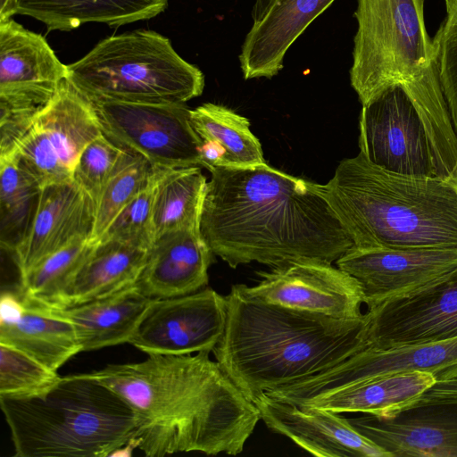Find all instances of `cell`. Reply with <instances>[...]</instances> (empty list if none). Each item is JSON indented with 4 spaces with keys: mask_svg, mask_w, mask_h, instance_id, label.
<instances>
[{
    "mask_svg": "<svg viewBox=\"0 0 457 457\" xmlns=\"http://www.w3.org/2000/svg\"><path fill=\"white\" fill-rule=\"evenodd\" d=\"M156 179L155 168L150 183L117 214L98 241L113 239L150 249L155 240L153 208Z\"/></svg>",
    "mask_w": 457,
    "mask_h": 457,
    "instance_id": "cell-34",
    "label": "cell"
},
{
    "mask_svg": "<svg viewBox=\"0 0 457 457\" xmlns=\"http://www.w3.org/2000/svg\"><path fill=\"white\" fill-rule=\"evenodd\" d=\"M210 353L148 354L91 372L131 407L146 456L243 451L259 411Z\"/></svg>",
    "mask_w": 457,
    "mask_h": 457,
    "instance_id": "cell-2",
    "label": "cell"
},
{
    "mask_svg": "<svg viewBox=\"0 0 457 457\" xmlns=\"http://www.w3.org/2000/svg\"><path fill=\"white\" fill-rule=\"evenodd\" d=\"M96 243L80 237L52 253L20 276L19 293L29 303L60 308L63 295Z\"/></svg>",
    "mask_w": 457,
    "mask_h": 457,
    "instance_id": "cell-30",
    "label": "cell"
},
{
    "mask_svg": "<svg viewBox=\"0 0 457 457\" xmlns=\"http://www.w3.org/2000/svg\"><path fill=\"white\" fill-rule=\"evenodd\" d=\"M96 210L73 181L44 187L28 231L12 252L20 276L73 240H91Z\"/></svg>",
    "mask_w": 457,
    "mask_h": 457,
    "instance_id": "cell-18",
    "label": "cell"
},
{
    "mask_svg": "<svg viewBox=\"0 0 457 457\" xmlns=\"http://www.w3.org/2000/svg\"><path fill=\"white\" fill-rule=\"evenodd\" d=\"M42 191L14 153L0 156V243L12 253L25 237Z\"/></svg>",
    "mask_w": 457,
    "mask_h": 457,
    "instance_id": "cell-29",
    "label": "cell"
},
{
    "mask_svg": "<svg viewBox=\"0 0 457 457\" xmlns=\"http://www.w3.org/2000/svg\"><path fill=\"white\" fill-rule=\"evenodd\" d=\"M36 120L71 171L84 148L103 135L94 104L67 79Z\"/></svg>",
    "mask_w": 457,
    "mask_h": 457,
    "instance_id": "cell-26",
    "label": "cell"
},
{
    "mask_svg": "<svg viewBox=\"0 0 457 457\" xmlns=\"http://www.w3.org/2000/svg\"><path fill=\"white\" fill-rule=\"evenodd\" d=\"M261 420L273 432L285 436L319 457H392L359 433L338 413L300 407L262 394L253 400Z\"/></svg>",
    "mask_w": 457,
    "mask_h": 457,
    "instance_id": "cell-17",
    "label": "cell"
},
{
    "mask_svg": "<svg viewBox=\"0 0 457 457\" xmlns=\"http://www.w3.org/2000/svg\"><path fill=\"white\" fill-rule=\"evenodd\" d=\"M10 153H14L19 163L30 173L42 189L73 181L72 171L62 162L48 135L36 119Z\"/></svg>",
    "mask_w": 457,
    "mask_h": 457,
    "instance_id": "cell-33",
    "label": "cell"
},
{
    "mask_svg": "<svg viewBox=\"0 0 457 457\" xmlns=\"http://www.w3.org/2000/svg\"><path fill=\"white\" fill-rule=\"evenodd\" d=\"M364 317L366 348L457 337V268L422 289L368 309Z\"/></svg>",
    "mask_w": 457,
    "mask_h": 457,
    "instance_id": "cell-12",
    "label": "cell"
},
{
    "mask_svg": "<svg viewBox=\"0 0 457 457\" xmlns=\"http://www.w3.org/2000/svg\"><path fill=\"white\" fill-rule=\"evenodd\" d=\"M197 135L223 152L221 167L245 168L266 163L261 143L251 132L249 120L220 104H204L190 110Z\"/></svg>",
    "mask_w": 457,
    "mask_h": 457,
    "instance_id": "cell-28",
    "label": "cell"
},
{
    "mask_svg": "<svg viewBox=\"0 0 457 457\" xmlns=\"http://www.w3.org/2000/svg\"><path fill=\"white\" fill-rule=\"evenodd\" d=\"M253 287L238 284L248 296L266 303L338 319L363 316L364 303L357 280L332 263L300 261L258 272Z\"/></svg>",
    "mask_w": 457,
    "mask_h": 457,
    "instance_id": "cell-13",
    "label": "cell"
},
{
    "mask_svg": "<svg viewBox=\"0 0 457 457\" xmlns=\"http://www.w3.org/2000/svg\"><path fill=\"white\" fill-rule=\"evenodd\" d=\"M347 420L392 457H457V398L418 400L390 418Z\"/></svg>",
    "mask_w": 457,
    "mask_h": 457,
    "instance_id": "cell-16",
    "label": "cell"
},
{
    "mask_svg": "<svg viewBox=\"0 0 457 457\" xmlns=\"http://www.w3.org/2000/svg\"><path fill=\"white\" fill-rule=\"evenodd\" d=\"M24 308L25 304L19 291L17 293L3 292L0 298V324L17 320L22 314Z\"/></svg>",
    "mask_w": 457,
    "mask_h": 457,
    "instance_id": "cell-37",
    "label": "cell"
},
{
    "mask_svg": "<svg viewBox=\"0 0 457 457\" xmlns=\"http://www.w3.org/2000/svg\"><path fill=\"white\" fill-rule=\"evenodd\" d=\"M213 255L200 227L166 232L150 247L135 285L153 299L197 292L208 284Z\"/></svg>",
    "mask_w": 457,
    "mask_h": 457,
    "instance_id": "cell-19",
    "label": "cell"
},
{
    "mask_svg": "<svg viewBox=\"0 0 457 457\" xmlns=\"http://www.w3.org/2000/svg\"><path fill=\"white\" fill-rule=\"evenodd\" d=\"M336 264L357 280L370 309L422 289L454 270L457 247H353Z\"/></svg>",
    "mask_w": 457,
    "mask_h": 457,
    "instance_id": "cell-15",
    "label": "cell"
},
{
    "mask_svg": "<svg viewBox=\"0 0 457 457\" xmlns=\"http://www.w3.org/2000/svg\"><path fill=\"white\" fill-rule=\"evenodd\" d=\"M149 249L119 240H100L77 271L60 308L102 298L136 284Z\"/></svg>",
    "mask_w": 457,
    "mask_h": 457,
    "instance_id": "cell-23",
    "label": "cell"
},
{
    "mask_svg": "<svg viewBox=\"0 0 457 457\" xmlns=\"http://www.w3.org/2000/svg\"><path fill=\"white\" fill-rule=\"evenodd\" d=\"M19 457H107L136 436L131 407L91 373L62 377L47 393L0 397Z\"/></svg>",
    "mask_w": 457,
    "mask_h": 457,
    "instance_id": "cell-5",
    "label": "cell"
},
{
    "mask_svg": "<svg viewBox=\"0 0 457 457\" xmlns=\"http://www.w3.org/2000/svg\"><path fill=\"white\" fill-rule=\"evenodd\" d=\"M61 378L57 371L27 353L0 343V397L22 399L42 395Z\"/></svg>",
    "mask_w": 457,
    "mask_h": 457,
    "instance_id": "cell-32",
    "label": "cell"
},
{
    "mask_svg": "<svg viewBox=\"0 0 457 457\" xmlns=\"http://www.w3.org/2000/svg\"><path fill=\"white\" fill-rule=\"evenodd\" d=\"M67 79L92 102L186 104L204 87L203 72L148 29L101 40L67 65Z\"/></svg>",
    "mask_w": 457,
    "mask_h": 457,
    "instance_id": "cell-7",
    "label": "cell"
},
{
    "mask_svg": "<svg viewBox=\"0 0 457 457\" xmlns=\"http://www.w3.org/2000/svg\"><path fill=\"white\" fill-rule=\"evenodd\" d=\"M274 1L275 0H255L252 11L253 25L257 24L265 17Z\"/></svg>",
    "mask_w": 457,
    "mask_h": 457,
    "instance_id": "cell-38",
    "label": "cell"
},
{
    "mask_svg": "<svg viewBox=\"0 0 457 457\" xmlns=\"http://www.w3.org/2000/svg\"><path fill=\"white\" fill-rule=\"evenodd\" d=\"M210 172L200 231L231 268L253 262L271 268L300 261L332 263L353 247L324 185L267 163Z\"/></svg>",
    "mask_w": 457,
    "mask_h": 457,
    "instance_id": "cell-1",
    "label": "cell"
},
{
    "mask_svg": "<svg viewBox=\"0 0 457 457\" xmlns=\"http://www.w3.org/2000/svg\"><path fill=\"white\" fill-rule=\"evenodd\" d=\"M92 103L103 134L120 148L156 168L203 167V140L186 104Z\"/></svg>",
    "mask_w": 457,
    "mask_h": 457,
    "instance_id": "cell-9",
    "label": "cell"
},
{
    "mask_svg": "<svg viewBox=\"0 0 457 457\" xmlns=\"http://www.w3.org/2000/svg\"><path fill=\"white\" fill-rule=\"evenodd\" d=\"M436 382L423 371H401L372 378L297 404L338 414L390 418L416 403Z\"/></svg>",
    "mask_w": 457,
    "mask_h": 457,
    "instance_id": "cell-21",
    "label": "cell"
},
{
    "mask_svg": "<svg viewBox=\"0 0 457 457\" xmlns=\"http://www.w3.org/2000/svg\"><path fill=\"white\" fill-rule=\"evenodd\" d=\"M401 371L428 372L436 382L457 378V337L387 349L365 348L322 373L272 390L270 395L297 405L372 378Z\"/></svg>",
    "mask_w": 457,
    "mask_h": 457,
    "instance_id": "cell-10",
    "label": "cell"
},
{
    "mask_svg": "<svg viewBox=\"0 0 457 457\" xmlns=\"http://www.w3.org/2000/svg\"><path fill=\"white\" fill-rule=\"evenodd\" d=\"M324 188L353 247H457L456 181L390 172L360 151Z\"/></svg>",
    "mask_w": 457,
    "mask_h": 457,
    "instance_id": "cell-4",
    "label": "cell"
},
{
    "mask_svg": "<svg viewBox=\"0 0 457 457\" xmlns=\"http://www.w3.org/2000/svg\"><path fill=\"white\" fill-rule=\"evenodd\" d=\"M65 79L67 65L41 35L0 21V113L35 118Z\"/></svg>",
    "mask_w": 457,
    "mask_h": 457,
    "instance_id": "cell-14",
    "label": "cell"
},
{
    "mask_svg": "<svg viewBox=\"0 0 457 457\" xmlns=\"http://www.w3.org/2000/svg\"><path fill=\"white\" fill-rule=\"evenodd\" d=\"M215 361L253 402L262 394L322 373L366 348L365 317L294 310L246 295L233 285Z\"/></svg>",
    "mask_w": 457,
    "mask_h": 457,
    "instance_id": "cell-3",
    "label": "cell"
},
{
    "mask_svg": "<svg viewBox=\"0 0 457 457\" xmlns=\"http://www.w3.org/2000/svg\"><path fill=\"white\" fill-rule=\"evenodd\" d=\"M425 0H357L350 80L361 105L386 88L440 79Z\"/></svg>",
    "mask_w": 457,
    "mask_h": 457,
    "instance_id": "cell-8",
    "label": "cell"
},
{
    "mask_svg": "<svg viewBox=\"0 0 457 457\" xmlns=\"http://www.w3.org/2000/svg\"><path fill=\"white\" fill-rule=\"evenodd\" d=\"M445 17L433 41L441 85L457 133V0H445Z\"/></svg>",
    "mask_w": 457,
    "mask_h": 457,
    "instance_id": "cell-36",
    "label": "cell"
},
{
    "mask_svg": "<svg viewBox=\"0 0 457 457\" xmlns=\"http://www.w3.org/2000/svg\"><path fill=\"white\" fill-rule=\"evenodd\" d=\"M17 14V0H0V21Z\"/></svg>",
    "mask_w": 457,
    "mask_h": 457,
    "instance_id": "cell-39",
    "label": "cell"
},
{
    "mask_svg": "<svg viewBox=\"0 0 457 457\" xmlns=\"http://www.w3.org/2000/svg\"><path fill=\"white\" fill-rule=\"evenodd\" d=\"M153 298L136 285L65 308H52L74 327L81 352L129 343Z\"/></svg>",
    "mask_w": 457,
    "mask_h": 457,
    "instance_id": "cell-22",
    "label": "cell"
},
{
    "mask_svg": "<svg viewBox=\"0 0 457 457\" xmlns=\"http://www.w3.org/2000/svg\"><path fill=\"white\" fill-rule=\"evenodd\" d=\"M168 0H17V14L43 22L47 31H70L88 22L119 27L154 18Z\"/></svg>",
    "mask_w": 457,
    "mask_h": 457,
    "instance_id": "cell-24",
    "label": "cell"
},
{
    "mask_svg": "<svg viewBox=\"0 0 457 457\" xmlns=\"http://www.w3.org/2000/svg\"><path fill=\"white\" fill-rule=\"evenodd\" d=\"M154 172L145 158L123 150L96 204L92 242L101 238L117 214L150 183Z\"/></svg>",
    "mask_w": 457,
    "mask_h": 457,
    "instance_id": "cell-31",
    "label": "cell"
},
{
    "mask_svg": "<svg viewBox=\"0 0 457 457\" xmlns=\"http://www.w3.org/2000/svg\"><path fill=\"white\" fill-rule=\"evenodd\" d=\"M123 150L103 134L84 148L76 162L72 180L90 196L96 207L102 189Z\"/></svg>",
    "mask_w": 457,
    "mask_h": 457,
    "instance_id": "cell-35",
    "label": "cell"
},
{
    "mask_svg": "<svg viewBox=\"0 0 457 457\" xmlns=\"http://www.w3.org/2000/svg\"><path fill=\"white\" fill-rule=\"evenodd\" d=\"M227 298L211 287L153 299L129 344L148 354L212 352L227 321Z\"/></svg>",
    "mask_w": 457,
    "mask_h": 457,
    "instance_id": "cell-11",
    "label": "cell"
},
{
    "mask_svg": "<svg viewBox=\"0 0 457 457\" xmlns=\"http://www.w3.org/2000/svg\"><path fill=\"white\" fill-rule=\"evenodd\" d=\"M360 151L390 172L457 182V133L441 82L392 86L360 114Z\"/></svg>",
    "mask_w": 457,
    "mask_h": 457,
    "instance_id": "cell-6",
    "label": "cell"
},
{
    "mask_svg": "<svg viewBox=\"0 0 457 457\" xmlns=\"http://www.w3.org/2000/svg\"><path fill=\"white\" fill-rule=\"evenodd\" d=\"M23 302L25 308L17 320L0 324V343L57 371L81 352L74 327L52 308Z\"/></svg>",
    "mask_w": 457,
    "mask_h": 457,
    "instance_id": "cell-25",
    "label": "cell"
},
{
    "mask_svg": "<svg viewBox=\"0 0 457 457\" xmlns=\"http://www.w3.org/2000/svg\"><path fill=\"white\" fill-rule=\"evenodd\" d=\"M156 169L153 208L155 238L171 230L200 227L208 183L201 168Z\"/></svg>",
    "mask_w": 457,
    "mask_h": 457,
    "instance_id": "cell-27",
    "label": "cell"
},
{
    "mask_svg": "<svg viewBox=\"0 0 457 457\" xmlns=\"http://www.w3.org/2000/svg\"><path fill=\"white\" fill-rule=\"evenodd\" d=\"M334 1L275 0L245 37L239 54L244 78L270 79L277 75L291 45Z\"/></svg>",
    "mask_w": 457,
    "mask_h": 457,
    "instance_id": "cell-20",
    "label": "cell"
}]
</instances>
